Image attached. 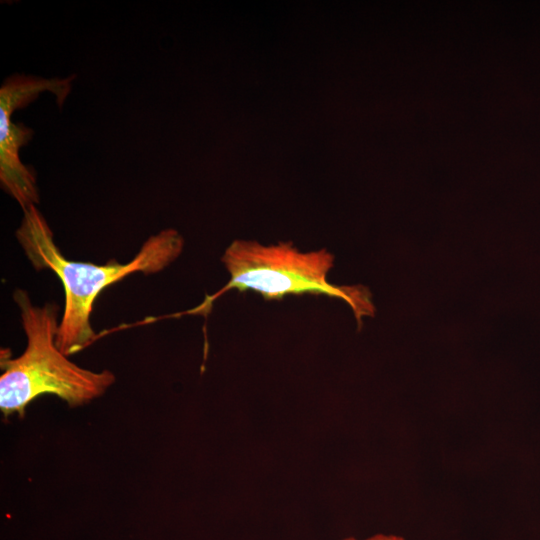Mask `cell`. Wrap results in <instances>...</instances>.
<instances>
[{"label":"cell","instance_id":"6da1fadb","mask_svg":"<svg viewBox=\"0 0 540 540\" xmlns=\"http://www.w3.org/2000/svg\"><path fill=\"white\" fill-rule=\"evenodd\" d=\"M16 237L35 269H49L60 279L65 293L64 310L59 322L56 344L66 356L87 345L95 332L90 323L97 296L108 286L130 274L156 273L181 254L184 239L175 229H165L149 237L135 257L126 264L110 260L104 265L65 258L54 242L45 218L32 205L23 210Z\"/></svg>","mask_w":540,"mask_h":540},{"label":"cell","instance_id":"7a4b0ae2","mask_svg":"<svg viewBox=\"0 0 540 540\" xmlns=\"http://www.w3.org/2000/svg\"><path fill=\"white\" fill-rule=\"evenodd\" d=\"M13 299L27 345L16 358L1 356L0 409L5 416H22L27 405L43 394L56 395L71 407L79 406L101 396L114 383L111 371L81 368L59 350L57 305L36 306L22 289L14 292Z\"/></svg>","mask_w":540,"mask_h":540},{"label":"cell","instance_id":"3957f363","mask_svg":"<svg viewBox=\"0 0 540 540\" xmlns=\"http://www.w3.org/2000/svg\"><path fill=\"white\" fill-rule=\"evenodd\" d=\"M221 261L230 275L229 282L213 295L206 296L199 306L184 313L206 315L217 298L237 289L241 292L253 290L267 300L303 294L339 298L351 307L359 328L363 316L375 314L367 287L328 282L334 255L326 249L301 252L291 242L267 246L255 241L235 240L226 248Z\"/></svg>","mask_w":540,"mask_h":540},{"label":"cell","instance_id":"277c9868","mask_svg":"<svg viewBox=\"0 0 540 540\" xmlns=\"http://www.w3.org/2000/svg\"><path fill=\"white\" fill-rule=\"evenodd\" d=\"M75 78V75L65 78L12 75L5 79L0 89V114L11 118L15 110L26 107L45 91L52 93L58 106L62 107Z\"/></svg>","mask_w":540,"mask_h":540},{"label":"cell","instance_id":"5b68a950","mask_svg":"<svg viewBox=\"0 0 540 540\" xmlns=\"http://www.w3.org/2000/svg\"><path fill=\"white\" fill-rule=\"evenodd\" d=\"M33 136L26 125L13 123L10 117L0 114V160L18 159L21 147Z\"/></svg>","mask_w":540,"mask_h":540},{"label":"cell","instance_id":"8992f818","mask_svg":"<svg viewBox=\"0 0 540 540\" xmlns=\"http://www.w3.org/2000/svg\"><path fill=\"white\" fill-rule=\"evenodd\" d=\"M342 540H406L404 537L394 534H375L365 539H357L355 537H346Z\"/></svg>","mask_w":540,"mask_h":540}]
</instances>
